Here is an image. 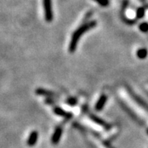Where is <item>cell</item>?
Listing matches in <instances>:
<instances>
[{
  "mask_svg": "<svg viewBox=\"0 0 148 148\" xmlns=\"http://www.w3.org/2000/svg\"><path fill=\"white\" fill-rule=\"evenodd\" d=\"M95 2H97L99 5L102 6V7H107L109 5V0H94Z\"/></svg>",
  "mask_w": 148,
  "mask_h": 148,
  "instance_id": "15",
  "label": "cell"
},
{
  "mask_svg": "<svg viewBox=\"0 0 148 148\" xmlns=\"http://www.w3.org/2000/svg\"><path fill=\"white\" fill-rule=\"evenodd\" d=\"M139 29L142 32H148V23L143 22L139 25Z\"/></svg>",
  "mask_w": 148,
  "mask_h": 148,
  "instance_id": "14",
  "label": "cell"
},
{
  "mask_svg": "<svg viewBox=\"0 0 148 148\" xmlns=\"http://www.w3.org/2000/svg\"><path fill=\"white\" fill-rule=\"evenodd\" d=\"M62 126H59L56 128L54 132L52 135V138H51V142H52L53 145H57L59 143V141H60L61 139V137H62Z\"/></svg>",
  "mask_w": 148,
  "mask_h": 148,
  "instance_id": "5",
  "label": "cell"
},
{
  "mask_svg": "<svg viewBox=\"0 0 148 148\" xmlns=\"http://www.w3.org/2000/svg\"><path fill=\"white\" fill-rule=\"evenodd\" d=\"M38 132L34 130L32 131L31 133H30L29 136L28 138V140H27V145L29 147H33L36 145V142L38 141Z\"/></svg>",
  "mask_w": 148,
  "mask_h": 148,
  "instance_id": "9",
  "label": "cell"
},
{
  "mask_svg": "<svg viewBox=\"0 0 148 148\" xmlns=\"http://www.w3.org/2000/svg\"><path fill=\"white\" fill-rule=\"evenodd\" d=\"M96 26H97V21H96L84 22V23L79 26L78 28L75 30L73 34H72V36L71 38V41H70V44L69 45V51L71 53H73L76 51L79 40L82 37L83 35L85 32L90 31V29L95 28Z\"/></svg>",
  "mask_w": 148,
  "mask_h": 148,
  "instance_id": "1",
  "label": "cell"
},
{
  "mask_svg": "<svg viewBox=\"0 0 148 148\" xmlns=\"http://www.w3.org/2000/svg\"><path fill=\"white\" fill-rule=\"evenodd\" d=\"M45 14V19L47 22L50 23L53 20V12L52 0H42Z\"/></svg>",
  "mask_w": 148,
  "mask_h": 148,
  "instance_id": "3",
  "label": "cell"
},
{
  "mask_svg": "<svg viewBox=\"0 0 148 148\" xmlns=\"http://www.w3.org/2000/svg\"><path fill=\"white\" fill-rule=\"evenodd\" d=\"M66 102L70 106H75L77 104V99L75 97H70L66 99Z\"/></svg>",
  "mask_w": 148,
  "mask_h": 148,
  "instance_id": "13",
  "label": "cell"
},
{
  "mask_svg": "<svg viewBox=\"0 0 148 148\" xmlns=\"http://www.w3.org/2000/svg\"><path fill=\"white\" fill-rule=\"evenodd\" d=\"M108 99V96L106 94H102L100 96L99 99H98L97 102L96 103V105H95V109H96V111H100L104 108L105 105L107 103Z\"/></svg>",
  "mask_w": 148,
  "mask_h": 148,
  "instance_id": "7",
  "label": "cell"
},
{
  "mask_svg": "<svg viewBox=\"0 0 148 148\" xmlns=\"http://www.w3.org/2000/svg\"><path fill=\"white\" fill-rule=\"evenodd\" d=\"M126 91H127L128 94H129L130 96V97L132 98V99L135 102H136L140 107L142 108L144 110H145V111L148 112V105L145 102V100L143 99L142 98L140 97L138 94L135 93L133 90H132V89L131 87H130V86H126Z\"/></svg>",
  "mask_w": 148,
  "mask_h": 148,
  "instance_id": "2",
  "label": "cell"
},
{
  "mask_svg": "<svg viewBox=\"0 0 148 148\" xmlns=\"http://www.w3.org/2000/svg\"><path fill=\"white\" fill-rule=\"evenodd\" d=\"M121 106H122V107L123 108L124 110H125V111H126V112H127L128 114H130V116H131L132 118L133 119V120H136V121H137L138 123H140V122H139L138 117V116H136V115H135V114H134L133 111H132L131 110H130V109L129 108H127V106H126V105H125V104H124V103H121Z\"/></svg>",
  "mask_w": 148,
  "mask_h": 148,
  "instance_id": "10",
  "label": "cell"
},
{
  "mask_svg": "<svg viewBox=\"0 0 148 148\" xmlns=\"http://www.w3.org/2000/svg\"><path fill=\"white\" fill-rule=\"evenodd\" d=\"M147 133H148V130H147Z\"/></svg>",
  "mask_w": 148,
  "mask_h": 148,
  "instance_id": "16",
  "label": "cell"
},
{
  "mask_svg": "<svg viewBox=\"0 0 148 148\" xmlns=\"http://www.w3.org/2000/svg\"><path fill=\"white\" fill-rule=\"evenodd\" d=\"M89 117H90V120H92V121H93L95 123L99 125V126H101V127L104 128L105 130H111V127H112L111 124H109L108 123H107L106 121L103 120L101 118H100V117H99L98 116H96V115L93 114H89Z\"/></svg>",
  "mask_w": 148,
  "mask_h": 148,
  "instance_id": "4",
  "label": "cell"
},
{
  "mask_svg": "<svg viewBox=\"0 0 148 148\" xmlns=\"http://www.w3.org/2000/svg\"><path fill=\"white\" fill-rule=\"evenodd\" d=\"M148 56V51L146 48H141L137 51V56L141 60H144Z\"/></svg>",
  "mask_w": 148,
  "mask_h": 148,
  "instance_id": "11",
  "label": "cell"
},
{
  "mask_svg": "<svg viewBox=\"0 0 148 148\" xmlns=\"http://www.w3.org/2000/svg\"><path fill=\"white\" fill-rule=\"evenodd\" d=\"M145 8H138L137 11H136V17L138 19H141L144 17L145 16Z\"/></svg>",
  "mask_w": 148,
  "mask_h": 148,
  "instance_id": "12",
  "label": "cell"
},
{
  "mask_svg": "<svg viewBox=\"0 0 148 148\" xmlns=\"http://www.w3.org/2000/svg\"><path fill=\"white\" fill-rule=\"evenodd\" d=\"M53 112L57 116H63L66 118V121L68 120H69L72 117V114L71 112H67L64 110L63 108L60 107H54L53 108Z\"/></svg>",
  "mask_w": 148,
  "mask_h": 148,
  "instance_id": "6",
  "label": "cell"
},
{
  "mask_svg": "<svg viewBox=\"0 0 148 148\" xmlns=\"http://www.w3.org/2000/svg\"><path fill=\"white\" fill-rule=\"evenodd\" d=\"M36 93L37 94L38 96H42L47 97L49 99H54V98H58V96L53 92L49 91V90H45L42 88H38L36 90Z\"/></svg>",
  "mask_w": 148,
  "mask_h": 148,
  "instance_id": "8",
  "label": "cell"
}]
</instances>
